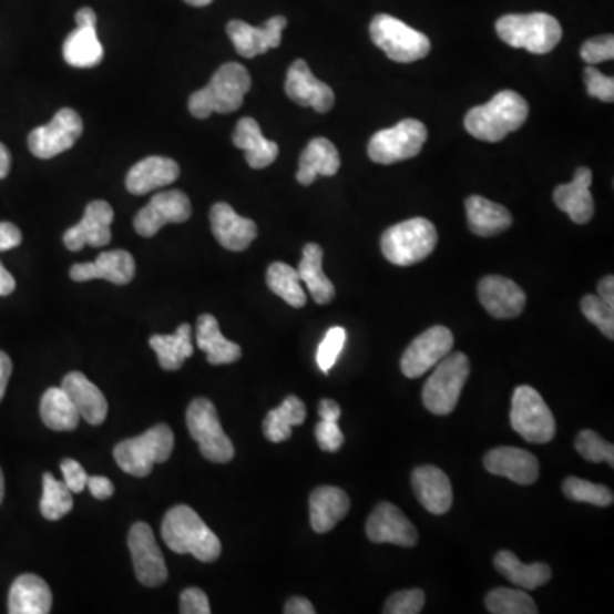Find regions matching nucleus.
<instances>
[{
	"mask_svg": "<svg viewBox=\"0 0 614 614\" xmlns=\"http://www.w3.org/2000/svg\"><path fill=\"white\" fill-rule=\"evenodd\" d=\"M161 534L174 553L193 555L204 563L215 562L223 553L214 531L188 505H176L166 512Z\"/></svg>",
	"mask_w": 614,
	"mask_h": 614,
	"instance_id": "f257e3e1",
	"label": "nucleus"
},
{
	"mask_svg": "<svg viewBox=\"0 0 614 614\" xmlns=\"http://www.w3.org/2000/svg\"><path fill=\"white\" fill-rule=\"evenodd\" d=\"M530 116V104L515 91H500L483 106L471 108L464 119L468 134L478 141L500 142L518 132Z\"/></svg>",
	"mask_w": 614,
	"mask_h": 614,
	"instance_id": "f03ea898",
	"label": "nucleus"
},
{
	"mask_svg": "<svg viewBox=\"0 0 614 614\" xmlns=\"http://www.w3.org/2000/svg\"><path fill=\"white\" fill-rule=\"evenodd\" d=\"M252 90V75L245 65L237 62L224 63L212 75L204 90L190 96L188 110L195 119L205 120L212 113L236 112L245 103V96Z\"/></svg>",
	"mask_w": 614,
	"mask_h": 614,
	"instance_id": "7ed1b4c3",
	"label": "nucleus"
},
{
	"mask_svg": "<svg viewBox=\"0 0 614 614\" xmlns=\"http://www.w3.org/2000/svg\"><path fill=\"white\" fill-rule=\"evenodd\" d=\"M497 34L512 49L544 55L553 52L562 40V24L546 12L508 14L497 21Z\"/></svg>",
	"mask_w": 614,
	"mask_h": 614,
	"instance_id": "20e7f679",
	"label": "nucleus"
},
{
	"mask_svg": "<svg viewBox=\"0 0 614 614\" xmlns=\"http://www.w3.org/2000/svg\"><path fill=\"white\" fill-rule=\"evenodd\" d=\"M437 229L423 217L408 218L389 227L381 237L385 258L397 267H410L432 255L437 246Z\"/></svg>",
	"mask_w": 614,
	"mask_h": 614,
	"instance_id": "39448f33",
	"label": "nucleus"
},
{
	"mask_svg": "<svg viewBox=\"0 0 614 614\" xmlns=\"http://www.w3.org/2000/svg\"><path fill=\"white\" fill-rule=\"evenodd\" d=\"M174 448V433L170 427H152L142 436L126 439L116 446L113 456L116 464L132 477L144 478L151 473L156 463H164L170 459Z\"/></svg>",
	"mask_w": 614,
	"mask_h": 614,
	"instance_id": "423d86ee",
	"label": "nucleus"
},
{
	"mask_svg": "<svg viewBox=\"0 0 614 614\" xmlns=\"http://www.w3.org/2000/svg\"><path fill=\"white\" fill-rule=\"evenodd\" d=\"M470 372V359L463 352L452 354L437 364L423 386L422 400L427 410L439 417L452 413Z\"/></svg>",
	"mask_w": 614,
	"mask_h": 614,
	"instance_id": "0eeeda50",
	"label": "nucleus"
},
{
	"mask_svg": "<svg viewBox=\"0 0 614 614\" xmlns=\"http://www.w3.org/2000/svg\"><path fill=\"white\" fill-rule=\"evenodd\" d=\"M370 38L392 62L411 63L430 53L429 38L389 14H378L370 23Z\"/></svg>",
	"mask_w": 614,
	"mask_h": 614,
	"instance_id": "6e6552de",
	"label": "nucleus"
},
{
	"mask_svg": "<svg viewBox=\"0 0 614 614\" xmlns=\"http://www.w3.org/2000/svg\"><path fill=\"white\" fill-rule=\"evenodd\" d=\"M511 426L524 441L548 444L556 436V422L543 397L531 386H519L512 397Z\"/></svg>",
	"mask_w": 614,
	"mask_h": 614,
	"instance_id": "1a4fd4ad",
	"label": "nucleus"
},
{
	"mask_svg": "<svg viewBox=\"0 0 614 614\" xmlns=\"http://www.w3.org/2000/svg\"><path fill=\"white\" fill-rule=\"evenodd\" d=\"M190 436L198 442L202 456L212 463H229L234 458V446L224 432L217 410L207 398H196L186 411Z\"/></svg>",
	"mask_w": 614,
	"mask_h": 614,
	"instance_id": "9d476101",
	"label": "nucleus"
},
{
	"mask_svg": "<svg viewBox=\"0 0 614 614\" xmlns=\"http://www.w3.org/2000/svg\"><path fill=\"white\" fill-rule=\"evenodd\" d=\"M427 126L419 120L408 119L391 129L381 130L370 139V160L378 164H395L419 156L427 141Z\"/></svg>",
	"mask_w": 614,
	"mask_h": 614,
	"instance_id": "9b49d317",
	"label": "nucleus"
},
{
	"mask_svg": "<svg viewBox=\"0 0 614 614\" xmlns=\"http://www.w3.org/2000/svg\"><path fill=\"white\" fill-rule=\"evenodd\" d=\"M84 132L81 116L72 108H62L52 122L38 126L28 137V147L38 160H52L74 147Z\"/></svg>",
	"mask_w": 614,
	"mask_h": 614,
	"instance_id": "f8f14e48",
	"label": "nucleus"
},
{
	"mask_svg": "<svg viewBox=\"0 0 614 614\" xmlns=\"http://www.w3.org/2000/svg\"><path fill=\"white\" fill-rule=\"evenodd\" d=\"M452 347H454L452 331L446 326H432L408 345L401 357V372L410 379L420 378L448 357Z\"/></svg>",
	"mask_w": 614,
	"mask_h": 614,
	"instance_id": "ddd939ff",
	"label": "nucleus"
},
{
	"mask_svg": "<svg viewBox=\"0 0 614 614\" xmlns=\"http://www.w3.org/2000/svg\"><path fill=\"white\" fill-rule=\"evenodd\" d=\"M192 217V202L186 193L170 190L152 196L151 202L139 211L134 227L142 237L156 236L166 224H183Z\"/></svg>",
	"mask_w": 614,
	"mask_h": 614,
	"instance_id": "4468645a",
	"label": "nucleus"
},
{
	"mask_svg": "<svg viewBox=\"0 0 614 614\" xmlns=\"http://www.w3.org/2000/svg\"><path fill=\"white\" fill-rule=\"evenodd\" d=\"M78 28L63 41V59L75 69H93L104 57L103 45L98 38V16L91 8L79 9L75 14Z\"/></svg>",
	"mask_w": 614,
	"mask_h": 614,
	"instance_id": "2eb2a0df",
	"label": "nucleus"
},
{
	"mask_svg": "<svg viewBox=\"0 0 614 614\" xmlns=\"http://www.w3.org/2000/svg\"><path fill=\"white\" fill-rule=\"evenodd\" d=\"M129 548L141 584L157 587L167 581V566L151 525L137 522L129 533Z\"/></svg>",
	"mask_w": 614,
	"mask_h": 614,
	"instance_id": "dca6fc26",
	"label": "nucleus"
},
{
	"mask_svg": "<svg viewBox=\"0 0 614 614\" xmlns=\"http://www.w3.org/2000/svg\"><path fill=\"white\" fill-rule=\"evenodd\" d=\"M115 218L112 205L104 201L91 202L85 207L81 223L63 234V245L71 252H81L84 246L103 248L112 241V224Z\"/></svg>",
	"mask_w": 614,
	"mask_h": 614,
	"instance_id": "f3484780",
	"label": "nucleus"
},
{
	"mask_svg": "<svg viewBox=\"0 0 614 614\" xmlns=\"http://www.w3.org/2000/svg\"><path fill=\"white\" fill-rule=\"evenodd\" d=\"M285 27H287V18L275 16L259 28L234 19L227 23L226 31L227 37L233 41L234 49L241 57L255 59V57L267 53L268 50L280 47Z\"/></svg>",
	"mask_w": 614,
	"mask_h": 614,
	"instance_id": "a211bd4d",
	"label": "nucleus"
},
{
	"mask_svg": "<svg viewBox=\"0 0 614 614\" xmlns=\"http://www.w3.org/2000/svg\"><path fill=\"white\" fill-rule=\"evenodd\" d=\"M366 534L372 543H391L403 548H413L419 543L417 528L395 503L389 502L379 503L367 519Z\"/></svg>",
	"mask_w": 614,
	"mask_h": 614,
	"instance_id": "6ab92c4d",
	"label": "nucleus"
},
{
	"mask_svg": "<svg viewBox=\"0 0 614 614\" xmlns=\"http://www.w3.org/2000/svg\"><path fill=\"white\" fill-rule=\"evenodd\" d=\"M285 93L294 103L313 108L318 113H328L335 104V93L330 85L315 78L303 59L296 60L285 79Z\"/></svg>",
	"mask_w": 614,
	"mask_h": 614,
	"instance_id": "aec40b11",
	"label": "nucleus"
},
{
	"mask_svg": "<svg viewBox=\"0 0 614 614\" xmlns=\"http://www.w3.org/2000/svg\"><path fill=\"white\" fill-rule=\"evenodd\" d=\"M481 306L497 319L518 318L525 307V293L511 278L500 275L483 277L478 284Z\"/></svg>",
	"mask_w": 614,
	"mask_h": 614,
	"instance_id": "412c9836",
	"label": "nucleus"
},
{
	"mask_svg": "<svg viewBox=\"0 0 614 614\" xmlns=\"http://www.w3.org/2000/svg\"><path fill=\"white\" fill-rule=\"evenodd\" d=\"M211 227L218 245L229 252H245L258 236V227L252 218L241 217L224 202L211 208Z\"/></svg>",
	"mask_w": 614,
	"mask_h": 614,
	"instance_id": "4be33fe9",
	"label": "nucleus"
},
{
	"mask_svg": "<svg viewBox=\"0 0 614 614\" xmlns=\"http://www.w3.org/2000/svg\"><path fill=\"white\" fill-rule=\"evenodd\" d=\"M489 473L509 478L518 485H533L540 477V461L530 451L519 448H495L483 458Z\"/></svg>",
	"mask_w": 614,
	"mask_h": 614,
	"instance_id": "5701e85b",
	"label": "nucleus"
},
{
	"mask_svg": "<svg viewBox=\"0 0 614 614\" xmlns=\"http://www.w3.org/2000/svg\"><path fill=\"white\" fill-rule=\"evenodd\" d=\"M135 259L125 249H113L98 256L93 263H78L71 268V278L74 282L103 280L116 285H126L134 280Z\"/></svg>",
	"mask_w": 614,
	"mask_h": 614,
	"instance_id": "b1692460",
	"label": "nucleus"
},
{
	"mask_svg": "<svg viewBox=\"0 0 614 614\" xmlns=\"http://www.w3.org/2000/svg\"><path fill=\"white\" fill-rule=\"evenodd\" d=\"M415 495L430 514L442 515L452 508V485L448 474L439 468H415L411 474Z\"/></svg>",
	"mask_w": 614,
	"mask_h": 614,
	"instance_id": "393cba45",
	"label": "nucleus"
},
{
	"mask_svg": "<svg viewBox=\"0 0 614 614\" xmlns=\"http://www.w3.org/2000/svg\"><path fill=\"white\" fill-rule=\"evenodd\" d=\"M180 176V164L171 157L149 156L126 174L125 185L132 195H145L173 185Z\"/></svg>",
	"mask_w": 614,
	"mask_h": 614,
	"instance_id": "a878e982",
	"label": "nucleus"
},
{
	"mask_svg": "<svg viewBox=\"0 0 614 614\" xmlns=\"http://www.w3.org/2000/svg\"><path fill=\"white\" fill-rule=\"evenodd\" d=\"M592 171L579 167L569 185H560L553 192V201L575 224H587L594 215V198L591 193Z\"/></svg>",
	"mask_w": 614,
	"mask_h": 614,
	"instance_id": "bb28decb",
	"label": "nucleus"
},
{
	"mask_svg": "<svg viewBox=\"0 0 614 614\" xmlns=\"http://www.w3.org/2000/svg\"><path fill=\"white\" fill-rule=\"evenodd\" d=\"M63 391L68 392L81 419L91 426H101L106 420L108 401L98 386L81 372H71L62 381Z\"/></svg>",
	"mask_w": 614,
	"mask_h": 614,
	"instance_id": "cd10ccee",
	"label": "nucleus"
},
{
	"mask_svg": "<svg viewBox=\"0 0 614 614\" xmlns=\"http://www.w3.org/2000/svg\"><path fill=\"white\" fill-rule=\"evenodd\" d=\"M348 511H350V499L345 490L338 487H318L309 497L311 528L315 533L325 534L334 530Z\"/></svg>",
	"mask_w": 614,
	"mask_h": 614,
	"instance_id": "c85d7f7f",
	"label": "nucleus"
},
{
	"mask_svg": "<svg viewBox=\"0 0 614 614\" xmlns=\"http://www.w3.org/2000/svg\"><path fill=\"white\" fill-rule=\"evenodd\" d=\"M340 154L328 139H313L300 154L297 182L303 186L315 183L318 176H335L340 170Z\"/></svg>",
	"mask_w": 614,
	"mask_h": 614,
	"instance_id": "c756f323",
	"label": "nucleus"
},
{
	"mask_svg": "<svg viewBox=\"0 0 614 614\" xmlns=\"http://www.w3.org/2000/svg\"><path fill=\"white\" fill-rule=\"evenodd\" d=\"M52 601V591L43 579L24 574L16 579L9 591V613L49 614Z\"/></svg>",
	"mask_w": 614,
	"mask_h": 614,
	"instance_id": "7c9ffc66",
	"label": "nucleus"
},
{
	"mask_svg": "<svg viewBox=\"0 0 614 614\" xmlns=\"http://www.w3.org/2000/svg\"><path fill=\"white\" fill-rule=\"evenodd\" d=\"M233 144L245 151L246 163L253 170L270 166L278 157V145L263 137L262 129L255 119H241L233 134Z\"/></svg>",
	"mask_w": 614,
	"mask_h": 614,
	"instance_id": "2f4dec72",
	"label": "nucleus"
},
{
	"mask_svg": "<svg viewBox=\"0 0 614 614\" xmlns=\"http://www.w3.org/2000/svg\"><path fill=\"white\" fill-rule=\"evenodd\" d=\"M468 226L471 233L492 237L512 226V215L503 205L473 195L467 201Z\"/></svg>",
	"mask_w": 614,
	"mask_h": 614,
	"instance_id": "473e14b6",
	"label": "nucleus"
},
{
	"mask_svg": "<svg viewBox=\"0 0 614 614\" xmlns=\"http://www.w3.org/2000/svg\"><path fill=\"white\" fill-rule=\"evenodd\" d=\"M196 345L202 352L207 354L212 366L233 364L243 356L239 345L233 344L221 334L217 319L212 315H202L196 321Z\"/></svg>",
	"mask_w": 614,
	"mask_h": 614,
	"instance_id": "72a5a7b5",
	"label": "nucleus"
},
{
	"mask_svg": "<svg viewBox=\"0 0 614 614\" xmlns=\"http://www.w3.org/2000/svg\"><path fill=\"white\" fill-rule=\"evenodd\" d=\"M493 563L500 575L525 591L541 587L552 579V569L546 563H522L509 550L497 553Z\"/></svg>",
	"mask_w": 614,
	"mask_h": 614,
	"instance_id": "f704fd0d",
	"label": "nucleus"
},
{
	"mask_svg": "<svg viewBox=\"0 0 614 614\" xmlns=\"http://www.w3.org/2000/svg\"><path fill=\"white\" fill-rule=\"evenodd\" d=\"M323 248L316 243H307L303 249V259H300L297 274L300 282L307 285V290L311 294L316 304H330L335 299V285L330 278L326 277L323 270Z\"/></svg>",
	"mask_w": 614,
	"mask_h": 614,
	"instance_id": "c9c22d12",
	"label": "nucleus"
},
{
	"mask_svg": "<svg viewBox=\"0 0 614 614\" xmlns=\"http://www.w3.org/2000/svg\"><path fill=\"white\" fill-rule=\"evenodd\" d=\"M193 331L188 323L180 326L174 335H154L149 340L152 350L157 354L160 366L164 370L182 369L188 357L193 356Z\"/></svg>",
	"mask_w": 614,
	"mask_h": 614,
	"instance_id": "e433bc0d",
	"label": "nucleus"
},
{
	"mask_svg": "<svg viewBox=\"0 0 614 614\" xmlns=\"http://www.w3.org/2000/svg\"><path fill=\"white\" fill-rule=\"evenodd\" d=\"M306 415L303 400L290 395L285 398L280 407L268 411L267 417L263 420V433L274 444L289 441L293 436V427L303 426Z\"/></svg>",
	"mask_w": 614,
	"mask_h": 614,
	"instance_id": "4c0bfd02",
	"label": "nucleus"
},
{
	"mask_svg": "<svg viewBox=\"0 0 614 614\" xmlns=\"http://www.w3.org/2000/svg\"><path fill=\"white\" fill-rule=\"evenodd\" d=\"M41 420L49 429L57 432H69L75 430L81 420L78 408L72 403L68 392L62 388H50L43 395L40 403Z\"/></svg>",
	"mask_w": 614,
	"mask_h": 614,
	"instance_id": "58836bf2",
	"label": "nucleus"
},
{
	"mask_svg": "<svg viewBox=\"0 0 614 614\" xmlns=\"http://www.w3.org/2000/svg\"><path fill=\"white\" fill-rule=\"evenodd\" d=\"M267 285L275 296L282 297L289 306L296 309L306 306L307 296L300 285L299 274L287 263H272L267 270Z\"/></svg>",
	"mask_w": 614,
	"mask_h": 614,
	"instance_id": "ea45409f",
	"label": "nucleus"
},
{
	"mask_svg": "<svg viewBox=\"0 0 614 614\" xmlns=\"http://www.w3.org/2000/svg\"><path fill=\"white\" fill-rule=\"evenodd\" d=\"M74 509L72 492L63 481L57 480L52 473L43 474V497L40 511L47 521H60Z\"/></svg>",
	"mask_w": 614,
	"mask_h": 614,
	"instance_id": "a19ab883",
	"label": "nucleus"
},
{
	"mask_svg": "<svg viewBox=\"0 0 614 614\" xmlns=\"http://www.w3.org/2000/svg\"><path fill=\"white\" fill-rule=\"evenodd\" d=\"M487 610L493 614H536L538 606L530 594L518 589L499 587L489 592Z\"/></svg>",
	"mask_w": 614,
	"mask_h": 614,
	"instance_id": "79ce46f5",
	"label": "nucleus"
},
{
	"mask_svg": "<svg viewBox=\"0 0 614 614\" xmlns=\"http://www.w3.org/2000/svg\"><path fill=\"white\" fill-rule=\"evenodd\" d=\"M563 493L572 502L592 503L596 508H610L614 502L613 490L577 477H569L563 481Z\"/></svg>",
	"mask_w": 614,
	"mask_h": 614,
	"instance_id": "37998d69",
	"label": "nucleus"
},
{
	"mask_svg": "<svg viewBox=\"0 0 614 614\" xmlns=\"http://www.w3.org/2000/svg\"><path fill=\"white\" fill-rule=\"evenodd\" d=\"M575 449L589 463H607L614 467V446L604 441L594 430H581L575 439Z\"/></svg>",
	"mask_w": 614,
	"mask_h": 614,
	"instance_id": "c03bdc74",
	"label": "nucleus"
},
{
	"mask_svg": "<svg viewBox=\"0 0 614 614\" xmlns=\"http://www.w3.org/2000/svg\"><path fill=\"white\" fill-rule=\"evenodd\" d=\"M581 309L585 318L603 331L604 337L614 340V307L607 306L600 296L589 294L581 300Z\"/></svg>",
	"mask_w": 614,
	"mask_h": 614,
	"instance_id": "a18cd8bd",
	"label": "nucleus"
},
{
	"mask_svg": "<svg viewBox=\"0 0 614 614\" xmlns=\"http://www.w3.org/2000/svg\"><path fill=\"white\" fill-rule=\"evenodd\" d=\"M345 341H347V331H345V328H341V326L330 328L328 334L325 335V338H323L318 347L316 360H318V367L325 375H328V372L334 369L338 357H340L341 350H344Z\"/></svg>",
	"mask_w": 614,
	"mask_h": 614,
	"instance_id": "49530a36",
	"label": "nucleus"
},
{
	"mask_svg": "<svg viewBox=\"0 0 614 614\" xmlns=\"http://www.w3.org/2000/svg\"><path fill=\"white\" fill-rule=\"evenodd\" d=\"M426 606V592L422 589H407L395 592L385 604L386 614H419Z\"/></svg>",
	"mask_w": 614,
	"mask_h": 614,
	"instance_id": "de8ad7c7",
	"label": "nucleus"
},
{
	"mask_svg": "<svg viewBox=\"0 0 614 614\" xmlns=\"http://www.w3.org/2000/svg\"><path fill=\"white\" fill-rule=\"evenodd\" d=\"M581 57L589 65L606 62L614 59V37L604 34V37L591 38L585 41L581 49Z\"/></svg>",
	"mask_w": 614,
	"mask_h": 614,
	"instance_id": "09e8293b",
	"label": "nucleus"
},
{
	"mask_svg": "<svg viewBox=\"0 0 614 614\" xmlns=\"http://www.w3.org/2000/svg\"><path fill=\"white\" fill-rule=\"evenodd\" d=\"M584 81L587 85L589 96L597 98L604 103L614 101V79L601 74L594 65H589L584 71Z\"/></svg>",
	"mask_w": 614,
	"mask_h": 614,
	"instance_id": "8fccbe9b",
	"label": "nucleus"
},
{
	"mask_svg": "<svg viewBox=\"0 0 614 614\" xmlns=\"http://www.w3.org/2000/svg\"><path fill=\"white\" fill-rule=\"evenodd\" d=\"M315 436L319 449L325 452L340 451L341 446L345 444V436L340 427H338V422L321 420V422L316 426Z\"/></svg>",
	"mask_w": 614,
	"mask_h": 614,
	"instance_id": "3c124183",
	"label": "nucleus"
},
{
	"mask_svg": "<svg viewBox=\"0 0 614 614\" xmlns=\"http://www.w3.org/2000/svg\"><path fill=\"white\" fill-rule=\"evenodd\" d=\"M180 611L183 614H211L207 594L201 589H186L180 597Z\"/></svg>",
	"mask_w": 614,
	"mask_h": 614,
	"instance_id": "603ef678",
	"label": "nucleus"
},
{
	"mask_svg": "<svg viewBox=\"0 0 614 614\" xmlns=\"http://www.w3.org/2000/svg\"><path fill=\"white\" fill-rule=\"evenodd\" d=\"M60 470H62L63 483L69 487L72 493H81L88 485V478L90 477L75 459H63Z\"/></svg>",
	"mask_w": 614,
	"mask_h": 614,
	"instance_id": "864d4df0",
	"label": "nucleus"
},
{
	"mask_svg": "<svg viewBox=\"0 0 614 614\" xmlns=\"http://www.w3.org/2000/svg\"><path fill=\"white\" fill-rule=\"evenodd\" d=\"M23 243V234L14 224L0 223V252L18 248Z\"/></svg>",
	"mask_w": 614,
	"mask_h": 614,
	"instance_id": "5fc2aeb1",
	"label": "nucleus"
},
{
	"mask_svg": "<svg viewBox=\"0 0 614 614\" xmlns=\"http://www.w3.org/2000/svg\"><path fill=\"white\" fill-rule=\"evenodd\" d=\"M85 487L93 493L94 499L106 500L115 493V487L106 477H90Z\"/></svg>",
	"mask_w": 614,
	"mask_h": 614,
	"instance_id": "6e6d98bb",
	"label": "nucleus"
},
{
	"mask_svg": "<svg viewBox=\"0 0 614 614\" xmlns=\"http://www.w3.org/2000/svg\"><path fill=\"white\" fill-rule=\"evenodd\" d=\"M285 614H315L316 610L313 607L311 601H307L306 597H293L287 601L284 607Z\"/></svg>",
	"mask_w": 614,
	"mask_h": 614,
	"instance_id": "4d7b16f0",
	"label": "nucleus"
},
{
	"mask_svg": "<svg viewBox=\"0 0 614 614\" xmlns=\"http://www.w3.org/2000/svg\"><path fill=\"white\" fill-rule=\"evenodd\" d=\"M319 417L321 420H330V422H338L341 417V408L337 401L334 400H321L318 407Z\"/></svg>",
	"mask_w": 614,
	"mask_h": 614,
	"instance_id": "13d9d810",
	"label": "nucleus"
},
{
	"mask_svg": "<svg viewBox=\"0 0 614 614\" xmlns=\"http://www.w3.org/2000/svg\"><path fill=\"white\" fill-rule=\"evenodd\" d=\"M12 375V362L8 354L0 352V401L4 398L6 389H8L9 379Z\"/></svg>",
	"mask_w": 614,
	"mask_h": 614,
	"instance_id": "bf43d9fd",
	"label": "nucleus"
},
{
	"mask_svg": "<svg viewBox=\"0 0 614 614\" xmlns=\"http://www.w3.org/2000/svg\"><path fill=\"white\" fill-rule=\"evenodd\" d=\"M597 296L607 304V306L614 307V278L613 275H607L597 285Z\"/></svg>",
	"mask_w": 614,
	"mask_h": 614,
	"instance_id": "052dcab7",
	"label": "nucleus"
},
{
	"mask_svg": "<svg viewBox=\"0 0 614 614\" xmlns=\"http://www.w3.org/2000/svg\"><path fill=\"white\" fill-rule=\"evenodd\" d=\"M16 280L8 270H6L4 265L0 263V297L9 296V294L14 293Z\"/></svg>",
	"mask_w": 614,
	"mask_h": 614,
	"instance_id": "680f3d73",
	"label": "nucleus"
},
{
	"mask_svg": "<svg viewBox=\"0 0 614 614\" xmlns=\"http://www.w3.org/2000/svg\"><path fill=\"white\" fill-rule=\"evenodd\" d=\"M11 171V152L4 144H0V180H4Z\"/></svg>",
	"mask_w": 614,
	"mask_h": 614,
	"instance_id": "e2e57ef3",
	"label": "nucleus"
},
{
	"mask_svg": "<svg viewBox=\"0 0 614 614\" xmlns=\"http://www.w3.org/2000/svg\"><path fill=\"white\" fill-rule=\"evenodd\" d=\"M185 2L193 6V8H205V6L212 4L214 0H185Z\"/></svg>",
	"mask_w": 614,
	"mask_h": 614,
	"instance_id": "0e129e2a",
	"label": "nucleus"
},
{
	"mask_svg": "<svg viewBox=\"0 0 614 614\" xmlns=\"http://www.w3.org/2000/svg\"><path fill=\"white\" fill-rule=\"evenodd\" d=\"M6 485H4V473L0 470V503L4 500Z\"/></svg>",
	"mask_w": 614,
	"mask_h": 614,
	"instance_id": "69168bd1",
	"label": "nucleus"
}]
</instances>
